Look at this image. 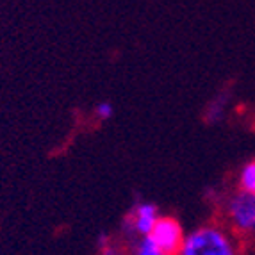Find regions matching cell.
Masks as SVG:
<instances>
[{
  "label": "cell",
  "mask_w": 255,
  "mask_h": 255,
  "mask_svg": "<svg viewBox=\"0 0 255 255\" xmlns=\"http://www.w3.org/2000/svg\"><path fill=\"white\" fill-rule=\"evenodd\" d=\"M157 220H159L157 205L148 204V202L136 205V209L132 211L130 218H128V221H130V230L137 238H139V236L150 234L153 225L157 223Z\"/></svg>",
  "instance_id": "cell-4"
},
{
  "label": "cell",
  "mask_w": 255,
  "mask_h": 255,
  "mask_svg": "<svg viewBox=\"0 0 255 255\" xmlns=\"http://www.w3.org/2000/svg\"><path fill=\"white\" fill-rule=\"evenodd\" d=\"M150 238L155 241L161 255H175L180 254V247L184 241L182 227L179 221L170 216H159L157 223L153 225Z\"/></svg>",
  "instance_id": "cell-3"
},
{
  "label": "cell",
  "mask_w": 255,
  "mask_h": 255,
  "mask_svg": "<svg viewBox=\"0 0 255 255\" xmlns=\"http://www.w3.org/2000/svg\"><path fill=\"white\" fill-rule=\"evenodd\" d=\"M236 245L225 230L218 227H200L184 236L180 255H232Z\"/></svg>",
  "instance_id": "cell-1"
},
{
  "label": "cell",
  "mask_w": 255,
  "mask_h": 255,
  "mask_svg": "<svg viewBox=\"0 0 255 255\" xmlns=\"http://www.w3.org/2000/svg\"><path fill=\"white\" fill-rule=\"evenodd\" d=\"M113 115H115V107L111 106L109 102H100L95 107V116L98 120H102V122H107Z\"/></svg>",
  "instance_id": "cell-7"
},
{
  "label": "cell",
  "mask_w": 255,
  "mask_h": 255,
  "mask_svg": "<svg viewBox=\"0 0 255 255\" xmlns=\"http://www.w3.org/2000/svg\"><path fill=\"white\" fill-rule=\"evenodd\" d=\"M136 254H139V255H161V252H159L155 241L150 238V234H146V236H139V239H137Z\"/></svg>",
  "instance_id": "cell-6"
},
{
  "label": "cell",
  "mask_w": 255,
  "mask_h": 255,
  "mask_svg": "<svg viewBox=\"0 0 255 255\" xmlns=\"http://www.w3.org/2000/svg\"><path fill=\"white\" fill-rule=\"evenodd\" d=\"M238 186L239 191L254 193L255 195V161H250L243 166L241 173H239Z\"/></svg>",
  "instance_id": "cell-5"
},
{
  "label": "cell",
  "mask_w": 255,
  "mask_h": 255,
  "mask_svg": "<svg viewBox=\"0 0 255 255\" xmlns=\"http://www.w3.org/2000/svg\"><path fill=\"white\" fill-rule=\"evenodd\" d=\"M230 225L243 234H255V195L239 191L227 204Z\"/></svg>",
  "instance_id": "cell-2"
}]
</instances>
